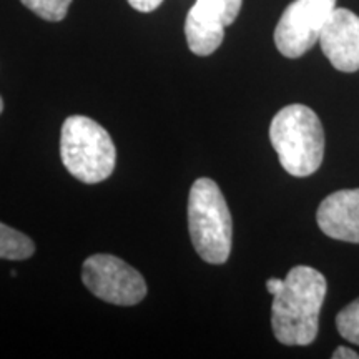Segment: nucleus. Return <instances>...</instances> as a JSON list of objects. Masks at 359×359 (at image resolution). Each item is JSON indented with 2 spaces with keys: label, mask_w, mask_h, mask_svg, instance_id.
Returning a JSON list of instances; mask_svg holds the SVG:
<instances>
[{
  "label": "nucleus",
  "mask_w": 359,
  "mask_h": 359,
  "mask_svg": "<svg viewBox=\"0 0 359 359\" xmlns=\"http://www.w3.org/2000/svg\"><path fill=\"white\" fill-rule=\"evenodd\" d=\"M326 291V278L318 269L303 264L290 269L271 306L273 333L281 344L308 346L316 339Z\"/></svg>",
  "instance_id": "nucleus-1"
},
{
  "label": "nucleus",
  "mask_w": 359,
  "mask_h": 359,
  "mask_svg": "<svg viewBox=\"0 0 359 359\" xmlns=\"http://www.w3.org/2000/svg\"><path fill=\"white\" fill-rule=\"evenodd\" d=\"M269 140L281 167L293 177H309L321 167L325 130L309 107L293 103L278 111L269 127Z\"/></svg>",
  "instance_id": "nucleus-2"
},
{
  "label": "nucleus",
  "mask_w": 359,
  "mask_h": 359,
  "mask_svg": "<svg viewBox=\"0 0 359 359\" xmlns=\"http://www.w3.org/2000/svg\"><path fill=\"white\" fill-rule=\"evenodd\" d=\"M188 228L201 259L223 264L230 258L233 219L226 200L213 180L198 178L188 196Z\"/></svg>",
  "instance_id": "nucleus-3"
},
{
  "label": "nucleus",
  "mask_w": 359,
  "mask_h": 359,
  "mask_svg": "<svg viewBox=\"0 0 359 359\" xmlns=\"http://www.w3.org/2000/svg\"><path fill=\"white\" fill-rule=\"evenodd\" d=\"M60 156L72 177L90 185L109 178L116 163L110 133L83 115H72L62 125Z\"/></svg>",
  "instance_id": "nucleus-4"
},
{
  "label": "nucleus",
  "mask_w": 359,
  "mask_h": 359,
  "mask_svg": "<svg viewBox=\"0 0 359 359\" xmlns=\"http://www.w3.org/2000/svg\"><path fill=\"white\" fill-rule=\"evenodd\" d=\"M82 280L90 293L118 306H133L147 296V283L140 273L111 255L85 259Z\"/></svg>",
  "instance_id": "nucleus-5"
},
{
  "label": "nucleus",
  "mask_w": 359,
  "mask_h": 359,
  "mask_svg": "<svg viewBox=\"0 0 359 359\" xmlns=\"http://www.w3.org/2000/svg\"><path fill=\"white\" fill-rule=\"evenodd\" d=\"M336 8V0H293L275 29V43L281 55L299 58L314 43Z\"/></svg>",
  "instance_id": "nucleus-6"
},
{
  "label": "nucleus",
  "mask_w": 359,
  "mask_h": 359,
  "mask_svg": "<svg viewBox=\"0 0 359 359\" xmlns=\"http://www.w3.org/2000/svg\"><path fill=\"white\" fill-rule=\"evenodd\" d=\"M243 0H196L185 20L187 43L195 55H212L224 39V27L231 25Z\"/></svg>",
  "instance_id": "nucleus-7"
},
{
  "label": "nucleus",
  "mask_w": 359,
  "mask_h": 359,
  "mask_svg": "<svg viewBox=\"0 0 359 359\" xmlns=\"http://www.w3.org/2000/svg\"><path fill=\"white\" fill-rule=\"evenodd\" d=\"M321 50L336 70H359V17L349 8L336 7L320 35Z\"/></svg>",
  "instance_id": "nucleus-8"
},
{
  "label": "nucleus",
  "mask_w": 359,
  "mask_h": 359,
  "mask_svg": "<svg viewBox=\"0 0 359 359\" xmlns=\"http://www.w3.org/2000/svg\"><path fill=\"white\" fill-rule=\"evenodd\" d=\"M318 226L333 240L359 243V188L331 193L316 212Z\"/></svg>",
  "instance_id": "nucleus-9"
},
{
  "label": "nucleus",
  "mask_w": 359,
  "mask_h": 359,
  "mask_svg": "<svg viewBox=\"0 0 359 359\" xmlns=\"http://www.w3.org/2000/svg\"><path fill=\"white\" fill-rule=\"evenodd\" d=\"M35 253V245L22 231L0 223V259H27Z\"/></svg>",
  "instance_id": "nucleus-10"
},
{
  "label": "nucleus",
  "mask_w": 359,
  "mask_h": 359,
  "mask_svg": "<svg viewBox=\"0 0 359 359\" xmlns=\"http://www.w3.org/2000/svg\"><path fill=\"white\" fill-rule=\"evenodd\" d=\"M20 2L40 19L60 22L65 19L72 0H20Z\"/></svg>",
  "instance_id": "nucleus-11"
},
{
  "label": "nucleus",
  "mask_w": 359,
  "mask_h": 359,
  "mask_svg": "<svg viewBox=\"0 0 359 359\" xmlns=\"http://www.w3.org/2000/svg\"><path fill=\"white\" fill-rule=\"evenodd\" d=\"M336 327L339 334L349 343L359 346V298L344 306L336 316Z\"/></svg>",
  "instance_id": "nucleus-12"
},
{
  "label": "nucleus",
  "mask_w": 359,
  "mask_h": 359,
  "mask_svg": "<svg viewBox=\"0 0 359 359\" xmlns=\"http://www.w3.org/2000/svg\"><path fill=\"white\" fill-rule=\"evenodd\" d=\"M163 0H128V4L138 12H154L161 6Z\"/></svg>",
  "instance_id": "nucleus-13"
},
{
  "label": "nucleus",
  "mask_w": 359,
  "mask_h": 359,
  "mask_svg": "<svg viewBox=\"0 0 359 359\" xmlns=\"http://www.w3.org/2000/svg\"><path fill=\"white\" fill-rule=\"evenodd\" d=\"M333 359H359V354L351 348L339 346V348L334 349Z\"/></svg>",
  "instance_id": "nucleus-14"
},
{
  "label": "nucleus",
  "mask_w": 359,
  "mask_h": 359,
  "mask_svg": "<svg viewBox=\"0 0 359 359\" xmlns=\"http://www.w3.org/2000/svg\"><path fill=\"white\" fill-rule=\"evenodd\" d=\"M283 285H285V280H280V278H269L266 281V290L269 294H278L283 288Z\"/></svg>",
  "instance_id": "nucleus-15"
},
{
  "label": "nucleus",
  "mask_w": 359,
  "mask_h": 359,
  "mask_svg": "<svg viewBox=\"0 0 359 359\" xmlns=\"http://www.w3.org/2000/svg\"><path fill=\"white\" fill-rule=\"evenodd\" d=\"M2 110H4V100L2 97H0V114H2Z\"/></svg>",
  "instance_id": "nucleus-16"
}]
</instances>
